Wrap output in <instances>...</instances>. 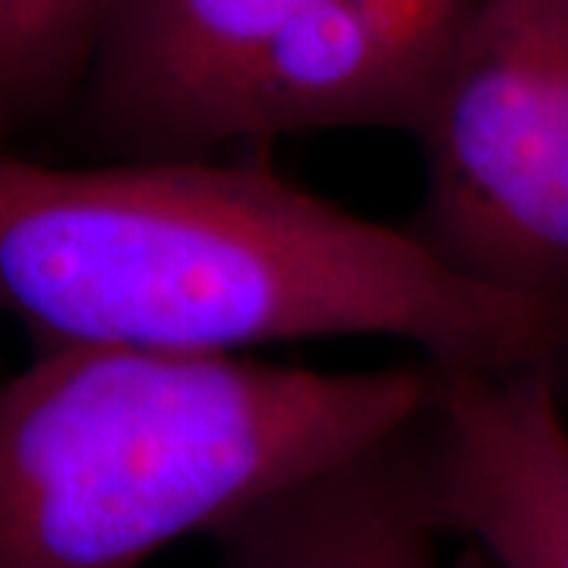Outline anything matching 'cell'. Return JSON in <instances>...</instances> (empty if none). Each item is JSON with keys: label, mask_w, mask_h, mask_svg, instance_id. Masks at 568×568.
<instances>
[{"label": "cell", "mask_w": 568, "mask_h": 568, "mask_svg": "<svg viewBox=\"0 0 568 568\" xmlns=\"http://www.w3.org/2000/svg\"><path fill=\"white\" fill-rule=\"evenodd\" d=\"M0 306L48 345L244 357L369 335L436 366L568 357L562 306L467 282L407 227L203 155L54 168L0 149Z\"/></svg>", "instance_id": "obj_1"}, {"label": "cell", "mask_w": 568, "mask_h": 568, "mask_svg": "<svg viewBox=\"0 0 568 568\" xmlns=\"http://www.w3.org/2000/svg\"><path fill=\"white\" fill-rule=\"evenodd\" d=\"M436 364L48 345L0 386V568H140L424 414Z\"/></svg>", "instance_id": "obj_2"}, {"label": "cell", "mask_w": 568, "mask_h": 568, "mask_svg": "<svg viewBox=\"0 0 568 568\" xmlns=\"http://www.w3.org/2000/svg\"><path fill=\"white\" fill-rule=\"evenodd\" d=\"M410 136L407 231L467 282L568 310V0H480Z\"/></svg>", "instance_id": "obj_3"}, {"label": "cell", "mask_w": 568, "mask_h": 568, "mask_svg": "<svg viewBox=\"0 0 568 568\" xmlns=\"http://www.w3.org/2000/svg\"><path fill=\"white\" fill-rule=\"evenodd\" d=\"M426 503L496 568H568V424L559 366H436L414 424Z\"/></svg>", "instance_id": "obj_4"}, {"label": "cell", "mask_w": 568, "mask_h": 568, "mask_svg": "<svg viewBox=\"0 0 568 568\" xmlns=\"http://www.w3.org/2000/svg\"><path fill=\"white\" fill-rule=\"evenodd\" d=\"M480 0H310L250 67L222 126L260 142L424 114Z\"/></svg>", "instance_id": "obj_5"}, {"label": "cell", "mask_w": 568, "mask_h": 568, "mask_svg": "<svg viewBox=\"0 0 568 568\" xmlns=\"http://www.w3.org/2000/svg\"><path fill=\"white\" fill-rule=\"evenodd\" d=\"M310 0H118L85 70V114L118 159L222 145L250 67Z\"/></svg>", "instance_id": "obj_6"}, {"label": "cell", "mask_w": 568, "mask_h": 568, "mask_svg": "<svg viewBox=\"0 0 568 568\" xmlns=\"http://www.w3.org/2000/svg\"><path fill=\"white\" fill-rule=\"evenodd\" d=\"M414 424L212 530L222 568H443Z\"/></svg>", "instance_id": "obj_7"}, {"label": "cell", "mask_w": 568, "mask_h": 568, "mask_svg": "<svg viewBox=\"0 0 568 568\" xmlns=\"http://www.w3.org/2000/svg\"><path fill=\"white\" fill-rule=\"evenodd\" d=\"M118 0H0V126L61 99L99 48Z\"/></svg>", "instance_id": "obj_8"}]
</instances>
